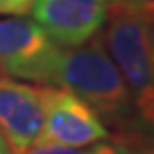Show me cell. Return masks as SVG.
<instances>
[{"instance_id":"cell-1","label":"cell","mask_w":154,"mask_h":154,"mask_svg":"<svg viewBox=\"0 0 154 154\" xmlns=\"http://www.w3.org/2000/svg\"><path fill=\"white\" fill-rule=\"evenodd\" d=\"M51 86L63 88L94 110L111 135L130 149L137 139V123L130 94L115 60L106 48L103 31L88 41L60 48Z\"/></svg>"},{"instance_id":"cell-2","label":"cell","mask_w":154,"mask_h":154,"mask_svg":"<svg viewBox=\"0 0 154 154\" xmlns=\"http://www.w3.org/2000/svg\"><path fill=\"white\" fill-rule=\"evenodd\" d=\"M103 31L106 48L115 60L130 94L137 139L130 146L132 154L154 146V60L147 38V22L111 5Z\"/></svg>"},{"instance_id":"cell-3","label":"cell","mask_w":154,"mask_h":154,"mask_svg":"<svg viewBox=\"0 0 154 154\" xmlns=\"http://www.w3.org/2000/svg\"><path fill=\"white\" fill-rule=\"evenodd\" d=\"M60 48L34 19L26 16L0 19L2 75L51 86Z\"/></svg>"},{"instance_id":"cell-4","label":"cell","mask_w":154,"mask_h":154,"mask_svg":"<svg viewBox=\"0 0 154 154\" xmlns=\"http://www.w3.org/2000/svg\"><path fill=\"white\" fill-rule=\"evenodd\" d=\"M106 139H111V130L88 103L63 88L48 86L45 120L36 144L77 147Z\"/></svg>"},{"instance_id":"cell-5","label":"cell","mask_w":154,"mask_h":154,"mask_svg":"<svg viewBox=\"0 0 154 154\" xmlns=\"http://www.w3.org/2000/svg\"><path fill=\"white\" fill-rule=\"evenodd\" d=\"M48 86L0 74V134L12 154L36 144L45 120Z\"/></svg>"},{"instance_id":"cell-6","label":"cell","mask_w":154,"mask_h":154,"mask_svg":"<svg viewBox=\"0 0 154 154\" xmlns=\"http://www.w3.org/2000/svg\"><path fill=\"white\" fill-rule=\"evenodd\" d=\"M115 0H36L31 16L62 48L77 46L105 26Z\"/></svg>"},{"instance_id":"cell-7","label":"cell","mask_w":154,"mask_h":154,"mask_svg":"<svg viewBox=\"0 0 154 154\" xmlns=\"http://www.w3.org/2000/svg\"><path fill=\"white\" fill-rule=\"evenodd\" d=\"M22 154H132V151L118 142L113 135L111 139L99 140L88 146H57V144H34Z\"/></svg>"},{"instance_id":"cell-8","label":"cell","mask_w":154,"mask_h":154,"mask_svg":"<svg viewBox=\"0 0 154 154\" xmlns=\"http://www.w3.org/2000/svg\"><path fill=\"white\" fill-rule=\"evenodd\" d=\"M113 4L146 22L154 21V0H115Z\"/></svg>"},{"instance_id":"cell-9","label":"cell","mask_w":154,"mask_h":154,"mask_svg":"<svg viewBox=\"0 0 154 154\" xmlns=\"http://www.w3.org/2000/svg\"><path fill=\"white\" fill-rule=\"evenodd\" d=\"M36 0H0V16H28Z\"/></svg>"},{"instance_id":"cell-10","label":"cell","mask_w":154,"mask_h":154,"mask_svg":"<svg viewBox=\"0 0 154 154\" xmlns=\"http://www.w3.org/2000/svg\"><path fill=\"white\" fill-rule=\"evenodd\" d=\"M147 38H149V46H151V53H152V60H154V21L147 22Z\"/></svg>"},{"instance_id":"cell-11","label":"cell","mask_w":154,"mask_h":154,"mask_svg":"<svg viewBox=\"0 0 154 154\" xmlns=\"http://www.w3.org/2000/svg\"><path fill=\"white\" fill-rule=\"evenodd\" d=\"M0 154H12L9 146H7V142H5V139L2 137V134H0Z\"/></svg>"},{"instance_id":"cell-12","label":"cell","mask_w":154,"mask_h":154,"mask_svg":"<svg viewBox=\"0 0 154 154\" xmlns=\"http://www.w3.org/2000/svg\"><path fill=\"white\" fill-rule=\"evenodd\" d=\"M137 154H154V146H147V147H142Z\"/></svg>"}]
</instances>
